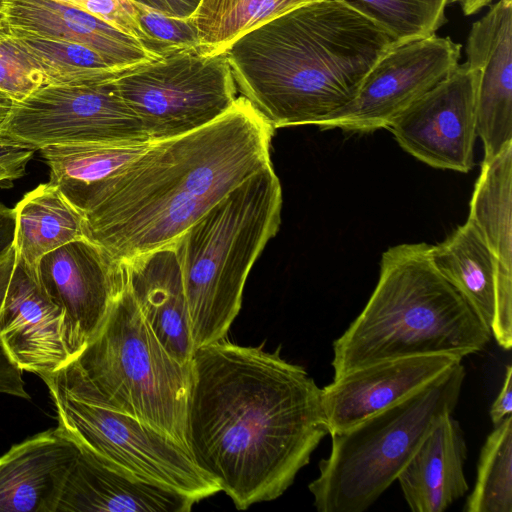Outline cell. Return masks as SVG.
<instances>
[{"label":"cell","instance_id":"8fae6325","mask_svg":"<svg viewBox=\"0 0 512 512\" xmlns=\"http://www.w3.org/2000/svg\"><path fill=\"white\" fill-rule=\"evenodd\" d=\"M461 45L435 33L396 42L376 61L353 100L323 120L321 129L366 133L388 128L458 65Z\"/></svg>","mask_w":512,"mask_h":512},{"label":"cell","instance_id":"ac0fdd59","mask_svg":"<svg viewBox=\"0 0 512 512\" xmlns=\"http://www.w3.org/2000/svg\"><path fill=\"white\" fill-rule=\"evenodd\" d=\"M77 444L79 450L55 512H188L197 503L177 492L135 479L88 447Z\"/></svg>","mask_w":512,"mask_h":512},{"label":"cell","instance_id":"484cf974","mask_svg":"<svg viewBox=\"0 0 512 512\" xmlns=\"http://www.w3.org/2000/svg\"><path fill=\"white\" fill-rule=\"evenodd\" d=\"M2 25L38 69L43 85L99 83L115 80L129 70L109 66L96 51L86 46Z\"/></svg>","mask_w":512,"mask_h":512},{"label":"cell","instance_id":"44dd1931","mask_svg":"<svg viewBox=\"0 0 512 512\" xmlns=\"http://www.w3.org/2000/svg\"><path fill=\"white\" fill-rule=\"evenodd\" d=\"M125 263L132 295L156 338L177 361L191 364L196 348L175 242Z\"/></svg>","mask_w":512,"mask_h":512},{"label":"cell","instance_id":"603a6c76","mask_svg":"<svg viewBox=\"0 0 512 512\" xmlns=\"http://www.w3.org/2000/svg\"><path fill=\"white\" fill-rule=\"evenodd\" d=\"M13 212L17 263L38 281L39 264L46 254L87 238L83 214L51 182L27 192Z\"/></svg>","mask_w":512,"mask_h":512},{"label":"cell","instance_id":"5bb4252c","mask_svg":"<svg viewBox=\"0 0 512 512\" xmlns=\"http://www.w3.org/2000/svg\"><path fill=\"white\" fill-rule=\"evenodd\" d=\"M462 358L449 354L386 360L347 372L321 389L328 433L346 430L429 384Z\"/></svg>","mask_w":512,"mask_h":512},{"label":"cell","instance_id":"52a82bcc","mask_svg":"<svg viewBox=\"0 0 512 512\" xmlns=\"http://www.w3.org/2000/svg\"><path fill=\"white\" fill-rule=\"evenodd\" d=\"M462 361L398 403L331 434L329 456L308 488L320 512H363L399 474L421 442L454 411L465 379Z\"/></svg>","mask_w":512,"mask_h":512},{"label":"cell","instance_id":"ffe728a7","mask_svg":"<svg viewBox=\"0 0 512 512\" xmlns=\"http://www.w3.org/2000/svg\"><path fill=\"white\" fill-rule=\"evenodd\" d=\"M0 21L43 37L86 46L118 70L157 59L133 36L57 0H0Z\"/></svg>","mask_w":512,"mask_h":512},{"label":"cell","instance_id":"74e56055","mask_svg":"<svg viewBox=\"0 0 512 512\" xmlns=\"http://www.w3.org/2000/svg\"><path fill=\"white\" fill-rule=\"evenodd\" d=\"M492 0H450L449 3H457L466 15H473L485 6L489 5Z\"/></svg>","mask_w":512,"mask_h":512},{"label":"cell","instance_id":"ba28073f","mask_svg":"<svg viewBox=\"0 0 512 512\" xmlns=\"http://www.w3.org/2000/svg\"><path fill=\"white\" fill-rule=\"evenodd\" d=\"M150 142L198 130L224 115L237 99L225 53L182 49L131 68L116 79Z\"/></svg>","mask_w":512,"mask_h":512},{"label":"cell","instance_id":"7a4b0ae2","mask_svg":"<svg viewBox=\"0 0 512 512\" xmlns=\"http://www.w3.org/2000/svg\"><path fill=\"white\" fill-rule=\"evenodd\" d=\"M273 126L243 96L210 124L151 142L82 201L86 236L127 262L173 243L210 208L271 164Z\"/></svg>","mask_w":512,"mask_h":512},{"label":"cell","instance_id":"5b68a950","mask_svg":"<svg viewBox=\"0 0 512 512\" xmlns=\"http://www.w3.org/2000/svg\"><path fill=\"white\" fill-rule=\"evenodd\" d=\"M42 380L49 391L126 414L188 449L191 364L177 361L158 341L128 277L98 334Z\"/></svg>","mask_w":512,"mask_h":512},{"label":"cell","instance_id":"e0dca14e","mask_svg":"<svg viewBox=\"0 0 512 512\" xmlns=\"http://www.w3.org/2000/svg\"><path fill=\"white\" fill-rule=\"evenodd\" d=\"M436 269L469 302L505 350L512 346V272L492 253L467 219L443 242L430 246Z\"/></svg>","mask_w":512,"mask_h":512},{"label":"cell","instance_id":"8992f818","mask_svg":"<svg viewBox=\"0 0 512 512\" xmlns=\"http://www.w3.org/2000/svg\"><path fill=\"white\" fill-rule=\"evenodd\" d=\"M281 208L280 181L269 164L174 241L195 348L226 338L248 274L279 230Z\"/></svg>","mask_w":512,"mask_h":512},{"label":"cell","instance_id":"d6986e66","mask_svg":"<svg viewBox=\"0 0 512 512\" xmlns=\"http://www.w3.org/2000/svg\"><path fill=\"white\" fill-rule=\"evenodd\" d=\"M79 446L59 425L0 456V512H55Z\"/></svg>","mask_w":512,"mask_h":512},{"label":"cell","instance_id":"f546056e","mask_svg":"<svg viewBox=\"0 0 512 512\" xmlns=\"http://www.w3.org/2000/svg\"><path fill=\"white\" fill-rule=\"evenodd\" d=\"M142 32V47L159 59L177 50L200 48L198 32L191 18L162 14L135 3Z\"/></svg>","mask_w":512,"mask_h":512},{"label":"cell","instance_id":"836d02e7","mask_svg":"<svg viewBox=\"0 0 512 512\" xmlns=\"http://www.w3.org/2000/svg\"><path fill=\"white\" fill-rule=\"evenodd\" d=\"M162 14L189 18L195 12L200 0H130Z\"/></svg>","mask_w":512,"mask_h":512},{"label":"cell","instance_id":"f1b7e54d","mask_svg":"<svg viewBox=\"0 0 512 512\" xmlns=\"http://www.w3.org/2000/svg\"><path fill=\"white\" fill-rule=\"evenodd\" d=\"M379 23L396 42L434 34L450 0H343Z\"/></svg>","mask_w":512,"mask_h":512},{"label":"cell","instance_id":"2e32d148","mask_svg":"<svg viewBox=\"0 0 512 512\" xmlns=\"http://www.w3.org/2000/svg\"><path fill=\"white\" fill-rule=\"evenodd\" d=\"M0 342L20 370L41 379L70 360L61 308L17 262L0 308Z\"/></svg>","mask_w":512,"mask_h":512},{"label":"cell","instance_id":"d590c367","mask_svg":"<svg viewBox=\"0 0 512 512\" xmlns=\"http://www.w3.org/2000/svg\"><path fill=\"white\" fill-rule=\"evenodd\" d=\"M15 218L13 208L0 201V255L13 243Z\"/></svg>","mask_w":512,"mask_h":512},{"label":"cell","instance_id":"4fadbf2b","mask_svg":"<svg viewBox=\"0 0 512 512\" xmlns=\"http://www.w3.org/2000/svg\"><path fill=\"white\" fill-rule=\"evenodd\" d=\"M38 275L45 292L63 312L71 360L103 327L126 283V263L84 238L46 254Z\"/></svg>","mask_w":512,"mask_h":512},{"label":"cell","instance_id":"e575fe53","mask_svg":"<svg viewBox=\"0 0 512 512\" xmlns=\"http://www.w3.org/2000/svg\"><path fill=\"white\" fill-rule=\"evenodd\" d=\"M512 411V366L506 367L503 385L499 391L498 396L491 405L489 414L491 421L497 425L507 416L511 415Z\"/></svg>","mask_w":512,"mask_h":512},{"label":"cell","instance_id":"6da1fadb","mask_svg":"<svg viewBox=\"0 0 512 512\" xmlns=\"http://www.w3.org/2000/svg\"><path fill=\"white\" fill-rule=\"evenodd\" d=\"M327 434L321 389L278 350L226 338L195 349L188 449L237 509L280 497Z\"/></svg>","mask_w":512,"mask_h":512},{"label":"cell","instance_id":"4dcf8cb0","mask_svg":"<svg viewBox=\"0 0 512 512\" xmlns=\"http://www.w3.org/2000/svg\"><path fill=\"white\" fill-rule=\"evenodd\" d=\"M41 86L40 72L0 22V92L19 102Z\"/></svg>","mask_w":512,"mask_h":512},{"label":"cell","instance_id":"3957f363","mask_svg":"<svg viewBox=\"0 0 512 512\" xmlns=\"http://www.w3.org/2000/svg\"><path fill=\"white\" fill-rule=\"evenodd\" d=\"M396 40L343 0H316L245 33L225 55L237 91L273 128L315 125L357 94Z\"/></svg>","mask_w":512,"mask_h":512},{"label":"cell","instance_id":"cb8c5ba5","mask_svg":"<svg viewBox=\"0 0 512 512\" xmlns=\"http://www.w3.org/2000/svg\"><path fill=\"white\" fill-rule=\"evenodd\" d=\"M150 143H73L40 152L50 170L49 182L79 210L90 191L137 159Z\"/></svg>","mask_w":512,"mask_h":512},{"label":"cell","instance_id":"30bf717a","mask_svg":"<svg viewBox=\"0 0 512 512\" xmlns=\"http://www.w3.org/2000/svg\"><path fill=\"white\" fill-rule=\"evenodd\" d=\"M0 134L36 150L73 143L150 142L122 98L116 79L83 85H43L14 102Z\"/></svg>","mask_w":512,"mask_h":512},{"label":"cell","instance_id":"7402d4cb","mask_svg":"<svg viewBox=\"0 0 512 512\" xmlns=\"http://www.w3.org/2000/svg\"><path fill=\"white\" fill-rule=\"evenodd\" d=\"M467 446L451 414L442 417L421 442L397 480L413 512H443L468 491Z\"/></svg>","mask_w":512,"mask_h":512},{"label":"cell","instance_id":"83f0119b","mask_svg":"<svg viewBox=\"0 0 512 512\" xmlns=\"http://www.w3.org/2000/svg\"><path fill=\"white\" fill-rule=\"evenodd\" d=\"M466 512H512V416L495 425L482 446Z\"/></svg>","mask_w":512,"mask_h":512},{"label":"cell","instance_id":"7c38bea8","mask_svg":"<svg viewBox=\"0 0 512 512\" xmlns=\"http://www.w3.org/2000/svg\"><path fill=\"white\" fill-rule=\"evenodd\" d=\"M477 73L467 63L388 126L398 144L429 166L468 172L474 165Z\"/></svg>","mask_w":512,"mask_h":512},{"label":"cell","instance_id":"8d00e7d4","mask_svg":"<svg viewBox=\"0 0 512 512\" xmlns=\"http://www.w3.org/2000/svg\"><path fill=\"white\" fill-rule=\"evenodd\" d=\"M16 262L15 250L13 245H11L0 255V308L15 269Z\"/></svg>","mask_w":512,"mask_h":512},{"label":"cell","instance_id":"9c48e42d","mask_svg":"<svg viewBox=\"0 0 512 512\" xmlns=\"http://www.w3.org/2000/svg\"><path fill=\"white\" fill-rule=\"evenodd\" d=\"M49 392L58 425L129 476L195 502L221 491L188 449L152 426L108 408Z\"/></svg>","mask_w":512,"mask_h":512},{"label":"cell","instance_id":"d4e9b609","mask_svg":"<svg viewBox=\"0 0 512 512\" xmlns=\"http://www.w3.org/2000/svg\"><path fill=\"white\" fill-rule=\"evenodd\" d=\"M468 220L501 265L512 272V145L483 160Z\"/></svg>","mask_w":512,"mask_h":512},{"label":"cell","instance_id":"1f68e13d","mask_svg":"<svg viewBox=\"0 0 512 512\" xmlns=\"http://www.w3.org/2000/svg\"><path fill=\"white\" fill-rule=\"evenodd\" d=\"M84 10L118 30L133 36L139 42L142 32L137 22L135 3L130 0H57ZM141 44V43H140Z\"/></svg>","mask_w":512,"mask_h":512},{"label":"cell","instance_id":"4316f807","mask_svg":"<svg viewBox=\"0 0 512 512\" xmlns=\"http://www.w3.org/2000/svg\"><path fill=\"white\" fill-rule=\"evenodd\" d=\"M316 0H200L191 20L200 49L223 53L239 37L301 5Z\"/></svg>","mask_w":512,"mask_h":512},{"label":"cell","instance_id":"d6a6232c","mask_svg":"<svg viewBox=\"0 0 512 512\" xmlns=\"http://www.w3.org/2000/svg\"><path fill=\"white\" fill-rule=\"evenodd\" d=\"M36 149L0 134V188L8 189L26 173Z\"/></svg>","mask_w":512,"mask_h":512},{"label":"cell","instance_id":"277c9868","mask_svg":"<svg viewBox=\"0 0 512 512\" xmlns=\"http://www.w3.org/2000/svg\"><path fill=\"white\" fill-rule=\"evenodd\" d=\"M490 328L436 269L426 243L400 244L381 258L368 302L333 343L334 378L374 363L481 351Z\"/></svg>","mask_w":512,"mask_h":512},{"label":"cell","instance_id":"9a60e30c","mask_svg":"<svg viewBox=\"0 0 512 512\" xmlns=\"http://www.w3.org/2000/svg\"><path fill=\"white\" fill-rule=\"evenodd\" d=\"M466 55L477 73L476 129L488 160L512 145V0H498L473 23Z\"/></svg>","mask_w":512,"mask_h":512}]
</instances>
